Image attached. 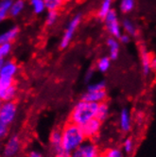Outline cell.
Instances as JSON below:
<instances>
[{
  "mask_svg": "<svg viewBox=\"0 0 156 157\" xmlns=\"http://www.w3.org/2000/svg\"><path fill=\"white\" fill-rule=\"evenodd\" d=\"M62 137L63 151L69 155L87 139L82 126L76 125L70 121L62 129Z\"/></svg>",
  "mask_w": 156,
  "mask_h": 157,
  "instance_id": "1",
  "label": "cell"
},
{
  "mask_svg": "<svg viewBox=\"0 0 156 157\" xmlns=\"http://www.w3.org/2000/svg\"><path fill=\"white\" fill-rule=\"evenodd\" d=\"M98 104L99 103L88 102L80 99L70 112L69 121L79 126L84 125L91 119L96 118Z\"/></svg>",
  "mask_w": 156,
  "mask_h": 157,
  "instance_id": "2",
  "label": "cell"
},
{
  "mask_svg": "<svg viewBox=\"0 0 156 157\" xmlns=\"http://www.w3.org/2000/svg\"><path fill=\"white\" fill-rule=\"evenodd\" d=\"M17 96V87L14 78L0 76V101H13Z\"/></svg>",
  "mask_w": 156,
  "mask_h": 157,
  "instance_id": "3",
  "label": "cell"
},
{
  "mask_svg": "<svg viewBox=\"0 0 156 157\" xmlns=\"http://www.w3.org/2000/svg\"><path fill=\"white\" fill-rule=\"evenodd\" d=\"M82 18V15L81 13H78L70 20V22L68 23L67 27H66V29L63 32L62 40L60 42V48L61 49H64L69 46V44L71 43L73 37L75 35V32H76L78 27H79L81 24Z\"/></svg>",
  "mask_w": 156,
  "mask_h": 157,
  "instance_id": "4",
  "label": "cell"
},
{
  "mask_svg": "<svg viewBox=\"0 0 156 157\" xmlns=\"http://www.w3.org/2000/svg\"><path fill=\"white\" fill-rule=\"evenodd\" d=\"M99 154L98 146L92 139H86L70 154V157H97Z\"/></svg>",
  "mask_w": 156,
  "mask_h": 157,
  "instance_id": "5",
  "label": "cell"
},
{
  "mask_svg": "<svg viewBox=\"0 0 156 157\" xmlns=\"http://www.w3.org/2000/svg\"><path fill=\"white\" fill-rule=\"evenodd\" d=\"M17 114L18 106L14 100L2 102L1 110H0V120L10 126L15 120Z\"/></svg>",
  "mask_w": 156,
  "mask_h": 157,
  "instance_id": "6",
  "label": "cell"
},
{
  "mask_svg": "<svg viewBox=\"0 0 156 157\" xmlns=\"http://www.w3.org/2000/svg\"><path fill=\"white\" fill-rule=\"evenodd\" d=\"M104 21H105L106 29L109 31V33L112 35V37H115L118 40L120 36L122 35V30H121L122 27L119 23V20H118L116 10H111L109 14L106 16Z\"/></svg>",
  "mask_w": 156,
  "mask_h": 157,
  "instance_id": "7",
  "label": "cell"
},
{
  "mask_svg": "<svg viewBox=\"0 0 156 157\" xmlns=\"http://www.w3.org/2000/svg\"><path fill=\"white\" fill-rule=\"evenodd\" d=\"M21 148H22V141L20 137L16 136V134L12 136L4 145L3 156L4 157H15L20 152Z\"/></svg>",
  "mask_w": 156,
  "mask_h": 157,
  "instance_id": "8",
  "label": "cell"
},
{
  "mask_svg": "<svg viewBox=\"0 0 156 157\" xmlns=\"http://www.w3.org/2000/svg\"><path fill=\"white\" fill-rule=\"evenodd\" d=\"M101 126H102L101 121H99L97 118H93L90 121L85 123L84 125H82V131L85 134L86 138L93 139L98 134L100 129H101Z\"/></svg>",
  "mask_w": 156,
  "mask_h": 157,
  "instance_id": "9",
  "label": "cell"
},
{
  "mask_svg": "<svg viewBox=\"0 0 156 157\" xmlns=\"http://www.w3.org/2000/svg\"><path fill=\"white\" fill-rule=\"evenodd\" d=\"M131 125H132V118H131V112L127 107H125L119 113V117H118L119 129L121 132L127 133L131 130Z\"/></svg>",
  "mask_w": 156,
  "mask_h": 157,
  "instance_id": "10",
  "label": "cell"
},
{
  "mask_svg": "<svg viewBox=\"0 0 156 157\" xmlns=\"http://www.w3.org/2000/svg\"><path fill=\"white\" fill-rule=\"evenodd\" d=\"M62 130L60 129H54L49 136V144L52 151L55 152V154L60 153L63 151V146H62Z\"/></svg>",
  "mask_w": 156,
  "mask_h": 157,
  "instance_id": "11",
  "label": "cell"
},
{
  "mask_svg": "<svg viewBox=\"0 0 156 157\" xmlns=\"http://www.w3.org/2000/svg\"><path fill=\"white\" fill-rule=\"evenodd\" d=\"M107 98V92L106 90L103 91H97V92H90L86 91L81 97V99L85 100L88 102H95V103H101L106 101Z\"/></svg>",
  "mask_w": 156,
  "mask_h": 157,
  "instance_id": "12",
  "label": "cell"
},
{
  "mask_svg": "<svg viewBox=\"0 0 156 157\" xmlns=\"http://www.w3.org/2000/svg\"><path fill=\"white\" fill-rule=\"evenodd\" d=\"M19 70L18 64L13 61V60H8L5 61L1 71H0V76L5 77V78H15V76L17 75Z\"/></svg>",
  "mask_w": 156,
  "mask_h": 157,
  "instance_id": "13",
  "label": "cell"
},
{
  "mask_svg": "<svg viewBox=\"0 0 156 157\" xmlns=\"http://www.w3.org/2000/svg\"><path fill=\"white\" fill-rule=\"evenodd\" d=\"M107 47L109 48V58L112 61H116L120 51V44L118 40L115 37H110L107 39Z\"/></svg>",
  "mask_w": 156,
  "mask_h": 157,
  "instance_id": "14",
  "label": "cell"
},
{
  "mask_svg": "<svg viewBox=\"0 0 156 157\" xmlns=\"http://www.w3.org/2000/svg\"><path fill=\"white\" fill-rule=\"evenodd\" d=\"M19 28L17 26H13L8 29L6 31L0 33V44L12 43L13 41H14L19 34Z\"/></svg>",
  "mask_w": 156,
  "mask_h": 157,
  "instance_id": "15",
  "label": "cell"
},
{
  "mask_svg": "<svg viewBox=\"0 0 156 157\" xmlns=\"http://www.w3.org/2000/svg\"><path fill=\"white\" fill-rule=\"evenodd\" d=\"M151 57L149 51L143 48L141 49V63H142V71L145 76L150 75V71L152 70L151 68Z\"/></svg>",
  "mask_w": 156,
  "mask_h": 157,
  "instance_id": "16",
  "label": "cell"
},
{
  "mask_svg": "<svg viewBox=\"0 0 156 157\" xmlns=\"http://www.w3.org/2000/svg\"><path fill=\"white\" fill-rule=\"evenodd\" d=\"M25 8H26L25 0H13L12 8H10V16H12L13 18L18 17L24 12Z\"/></svg>",
  "mask_w": 156,
  "mask_h": 157,
  "instance_id": "17",
  "label": "cell"
},
{
  "mask_svg": "<svg viewBox=\"0 0 156 157\" xmlns=\"http://www.w3.org/2000/svg\"><path fill=\"white\" fill-rule=\"evenodd\" d=\"M110 116V105L107 101L101 102L98 104L97 108V113L96 118H97L99 121H101L102 123L108 119Z\"/></svg>",
  "mask_w": 156,
  "mask_h": 157,
  "instance_id": "18",
  "label": "cell"
},
{
  "mask_svg": "<svg viewBox=\"0 0 156 157\" xmlns=\"http://www.w3.org/2000/svg\"><path fill=\"white\" fill-rule=\"evenodd\" d=\"M112 4H113V0H102L101 5H100V8L97 13V17L100 20L104 21L106 16L109 14V13L113 10Z\"/></svg>",
  "mask_w": 156,
  "mask_h": 157,
  "instance_id": "19",
  "label": "cell"
},
{
  "mask_svg": "<svg viewBox=\"0 0 156 157\" xmlns=\"http://www.w3.org/2000/svg\"><path fill=\"white\" fill-rule=\"evenodd\" d=\"M13 0H0V23L9 15Z\"/></svg>",
  "mask_w": 156,
  "mask_h": 157,
  "instance_id": "20",
  "label": "cell"
},
{
  "mask_svg": "<svg viewBox=\"0 0 156 157\" xmlns=\"http://www.w3.org/2000/svg\"><path fill=\"white\" fill-rule=\"evenodd\" d=\"M29 6L32 12L37 15L44 13L47 10L44 0H29Z\"/></svg>",
  "mask_w": 156,
  "mask_h": 157,
  "instance_id": "21",
  "label": "cell"
},
{
  "mask_svg": "<svg viewBox=\"0 0 156 157\" xmlns=\"http://www.w3.org/2000/svg\"><path fill=\"white\" fill-rule=\"evenodd\" d=\"M121 27L125 30V32L127 33L128 35L130 36H133L135 37L137 35V29L135 27V25L133 24V22L128 18H125L122 21V24Z\"/></svg>",
  "mask_w": 156,
  "mask_h": 157,
  "instance_id": "22",
  "label": "cell"
},
{
  "mask_svg": "<svg viewBox=\"0 0 156 157\" xmlns=\"http://www.w3.org/2000/svg\"><path fill=\"white\" fill-rule=\"evenodd\" d=\"M111 60L109 58V56H104V57L100 58L97 63V69L101 72V73H106L109 69H110V66H111Z\"/></svg>",
  "mask_w": 156,
  "mask_h": 157,
  "instance_id": "23",
  "label": "cell"
},
{
  "mask_svg": "<svg viewBox=\"0 0 156 157\" xmlns=\"http://www.w3.org/2000/svg\"><path fill=\"white\" fill-rule=\"evenodd\" d=\"M135 7V0H120L119 10L122 13H129Z\"/></svg>",
  "mask_w": 156,
  "mask_h": 157,
  "instance_id": "24",
  "label": "cell"
},
{
  "mask_svg": "<svg viewBox=\"0 0 156 157\" xmlns=\"http://www.w3.org/2000/svg\"><path fill=\"white\" fill-rule=\"evenodd\" d=\"M64 2L65 0H44L48 10H59Z\"/></svg>",
  "mask_w": 156,
  "mask_h": 157,
  "instance_id": "25",
  "label": "cell"
},
{
  "mask_svg": "<svg viewBox=\"0 0 156 157\" xmlns=\"http://www.w3.org/2000/svg\"><path fill=\"white\" fill-rule=\"evenodd\" d=\"M58 10H48L46 16V25L48 27H52L58 20Z\"/></svg>",
  "mask_w": 156,
  "mask_h": 157,
  "instance_id": "26",
  "label": "cell"
},
{
  "mask_svg": "<svg viewBox=\"0 0 156 157\" xmlns=\"http://www.w3.org/2000/svg\"><path fill=\"white\" fill-rule=\"evenodd\" d=\"M106 90V82L105 81H100L95 83H91L87 86L86 91L90 92H97V91H103Z\"/></svg>",
  "mask_w": 156,
  "mask_h": 157,
  "instance_id": "27",
  "label": "cell"
},
{
  "mask_svg": "<svg viewBox=\"0 0 156 157\" xmlns=\"http://www.w3.org/2000/svg\"><path fill=\"white\" fill-rule=\"evenodd\" d=\"M12 48H13L12 43L0 44V58L5 60L10 54V52H12Z\"/></svg>",
  "mask_w": 156,
  "mask_h": 157,
  "instance_id": "28",
  "label": "cell"
},
{
  "mask_svg": "<svg viewBox=\"0 0 156 157\" xmlns=\"http://www.w3.org/2000/svg\"><path fill=\"white\" fill-rule=\"evenodd\" d=\"M105 157H124V151L119 148H111L104 153Z\"/></svg>",
  "mask_w": 156,
  "mask_h": 157,
  "instance_id": "29",
  "label": "cell"
},
{
  "mask_svg": "<svg viewBox=\"0 0 156 157\" xmlns=\"http://www.w3.org/2000/svg\"><path fill=\"white\" fill-rule=\"evenodd\" d=\"M133 150H135V142H133L132 138L128 137L123 142V151L126 154H131Z\"/></svg>",
  "mask_w": 156,
  "mask_h": 157,
  "instance_id": "30",
  "label": "cell"
},
{
  "mask_svg": "<svg viewBox=\"0 0 156 157\" xmlns=\"http://www.w3.org/2000/svg\"><path fill=\"white\" fill-rule=\"evenodd\" d=\"M9 125L0 120V139L5 138L9 133Z\"/></svg>",
  "mask_w": 156,
  "mask_h": 157,
  "instance_id": "31",
  "label": "cell"
},
{
  "mask_svg": "<svg viewBox=\"0 0 156 157\" xmlns=\"http://www.w3.org/2000/svg\"><path fill=\"white\" fill-rule=\"evenodd\" d=\"M93 77H94V69H93V68L88 69V71L86 72L85 77H84V81H85L86 82H91V80L93 78Z\"/></svg>",
  "mask_w": 156,
  "mask_h": 157,
  "instance_id": "32",
  "label": "cell"
},
{
  "mask_svg": "<svg viewBox=\"0 0 156 157\" xmlns=\"http://www.w3.org/2000/svg\"><path fill=\"white\" fill-rule=\"evenodd\" d=\"M130 40H131V36L128 35L127 33H125V34H123V33H122V35L118 39V41L120 43H122V44H128L130 42Z\"/></svg>",
  "mask_w": 156,
  "mask_h": 157,
  "instance_id": "33",
  "label": "cell"
},
{
  "mask_svg": "<svg viewBox=\"0 0 156 157\" xmlns=\"http://www.w3.org/2000/svg\"><path fill=\"white\" fill-rule=\"evenodd\" d=\"M28 157H44L43 153L39 151L32 150L28 153Z\"/></svg>",
  "mask_w": 156,
  "mask_h": 157,
  "instance_id": "34",
  "label": "cell"
},
{
  "mask_svg": "<svg viewBox=\"0 0 156 157\" xmlns=\"http://www.w3.org/2000/svg\"><path fill=\"white\" fill-rule=\"evenodd\" d=\"M55 157H70V155L67 154V153H65V152H63V151H62L60 153L55 154Z\"/></svg>",
  "mask_w": 156,
  "mask_h": 157,
  "instance_id": "35",
  "label": "cell"
},
{
  "mask_svg": "<svg viewBox=\"0 0 156 157\" xmlns=\"http://www.w3.org/2000/svg\"><path fill=\"white\" fill-rule=\"evenodd\" d=\"M151 68L153 70H156V57L152 58L151 60Z\"/></svg>",
  "mask_w": 156,
  "mask_h": 157,
  "instance_id": "36",
  "label": "cell"
},
{
  "mask_svg": "<svg viewBox=\"0 0 156 157\" xmlns=\"http://www.w3.org/2000/svg\"><path fill=\"white\" fill-rule=\"evenodd\" d=\"M5 61H6V60L0 58V71H1V68H2V66H3V64H4Z\"/></svg>",
  "mask_w": 156,
  "mask_h": 157,
  "instance_id": "37",
  "label": "cell"
},
{
  "mask_svg": "<svg viewBox=\"0 0 156 157\" xmlns=\"http://www.w3.org/2000/svg\"><path fill=\"white\" fill-rule=\"evenodd\" d=\"M97 157H105V155H104V154H99Z\"/></svg>",
  "mask_w": 156,
  "mask_h": 157,
  "instance_id": "38",
  "label": "cell"
},
{
  "mask_svg": "<svg viewBox=\"0 0 156 157\" xmlns=\"http://www.w3.org/2000/svg\"><path fill=\"white\" fill-rule=\"evenodd\" d=\"M1 106H2V101H0V110H1Z\"/></svg>",
  "mask_w": 156,
  "mask_h": 157,
  "instance_id": "39",
  "label": "cell"
},
{
  "mask_svg": "<svg viewBox=\"0 0 156 157\" xmlns=\"http://www.w3.org/2000/svg\"><path fill=\"white\" fill-rule=\"evenodd\" d=\"M70 1H73V0H65V2H70Z\"/></svg>",
  "mask_w": 156,
  "mask_h": 157,
  "instance_id": "40",
  "label": "cell"
},
{
  "mask_svg": "<svg viewBox=\"0 0 156 157\" xmlns=\"http://www.w3.org/2000/svg\"><path fill=\"white\" fill-rule=\"evenodd\" d=\"M0 157H2V156H1V155H0Z\"/></svg>",
  "mask_w": 156,
  "mask_h": 157,
  "instance_id": "41",
  "label": "cell"
}]
</instances>
